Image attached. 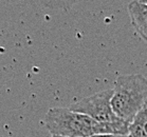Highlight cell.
Masks as SVG:
<instances>
[{
	"mask_svg": "<svg viewBox=\"0 0 147 137\" xmlns=\"http://www.w3.org/2000/svg\"><path fill=\"white\" fill-rule=\"evenodd\" d=\"M44 122L52 135L66 137H90L98 134L128 135L130 126L123 119L113 124H100L86 114L60 107L52 108L48 111Z\"/></svg>",
	"mask_w": 147,
	"mask_h": 137,
	"instance_id": "6da1fadb",
	"label": "cell"
},
{
	"mask_svg": "<svg viewBox=\"0 0 147 137\" xmlns=\"http://www.w3.org/2000/svg\"><path fill=\"white\" fill-rule=\"evenodd\" d=\"M147 104V79L141 74L121 75L117 78L111 107L117 117L130 124Z\"/></svg>",
	"mask_w": 147,
	"mask_h": 137,
	"instance_id": "7a4b0ae2",
	"label": "cell"
},
{
	"mask_svg": "<svg viewBox=\"0 0 147 137\" xmlns=\"http://www.w3.org/2000/svg\"><path fill=\"white\" fill-rule=\"evenodd\" d=\"M140 1H142V2H144V3H147V0H140Z\"/></svg>",
	"mask_w": 147,
	"mask_h": 137,
	"instance_id": "ba28073f",
	"label": "cell"
},
{
	"mask_svg": "<svg viewBox=\"0 0 147 137\" xmlns=\"http://www.w3.org/2000/svg\"><path fill=\"white\" fill-rule=\"evenodd\" d=\"M90 137H130L129 135H121V134H98Z\"/></svg>",
	"mask_w": 147,
	"mask_h": 137,
	"instance_id": "5b68a950",
	"label": "cell"
},
{
	"mask_svg": "<svg viewBox=\"0 0 147 137\" xmlns=\"http://www.w3.org/2000/svg\"><path fill=\"white\" fill-rule=\"evenodd\" d=\"M143 130H144V132H145V134L147 135V122H145V124H144V126H143Z\"/></svg>",
	"mask_w": 147,
	"mask_h": 137,
	"instance_id": "8992f818",
	"label": "cell"
},
{
	"mask_svg": "<svg viewBox=\"0 0 147 137\" xmlns=\"http://www.w3.org/2000/svg\"><path fill=\"white\" fill-rule=\"evenodd\" d=\"M51 137H66V136H60V135H52Z\"/></svg>",
	"mask_w": 147,
	"mask_h": 137,
	"instance_id": "52a82bcc",
	"label": "cell"
},
{
	"mask_svg": "<svg viewBox=\"0 0 147 137\" xmlns=\"http://www.w3.org/2000/svg\"><path fill=\"white\" fill-rule=\"evenodd\" d=\"M112 95L113 89L102 91L70 104L69 109L74 112L86 114L100 124H113L122 119L117 117L112 110Z\"/></svg>",
	"mask_w": 147,
	"mask_h": 137,
	"instance_id": "3957f363",
	"label": "cell"
},
{
	"mask_svg": "<svg viewBox=\"0 0 147 137\" xmlns=\"http://www.w3.org/2000/svg\"><path fill=\"white\" fill-rule=\"evenodd\" d=\"M128 13L136 32L147 42V3L134 0L128 4Z\"/></svg>",
	"mask_w": 147,
	"mask_h": 137,
	"instance_id": "277c9868",
	"label": "cell"
}]
</instances>
